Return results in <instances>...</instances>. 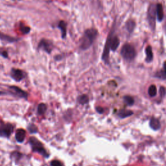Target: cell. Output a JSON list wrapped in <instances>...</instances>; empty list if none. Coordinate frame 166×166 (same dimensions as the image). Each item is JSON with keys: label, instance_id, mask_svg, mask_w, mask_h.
Instances as JSON below:
<instances>
[{"label": "cell", "instance_id": "22", "mask_svg": "<svg viewBox=\"0 0 166 166\" xmlns=\"http://www.w3.org/2000/svg\"><path fill=\"white\" fill-rule=\"evenodd\" d=\"M123 99H124L125 103L127 104H128V105L132 106V105H133L134 103V98L132 97L131 96L125 95V96H124V97H123Z\"/></svg>", "mask_w": 166, "mask_h": 166}, {"label": "cell", "instance_id": "2", "mask_svg": "<svg viewBox=\"0 0 166 166\" xmlns=\"http://www.w3.org/2000/svg\"><path fill=\"white\" fill-rule=\"evenodd\" d=\"M98 30L95 28H90L84 31L80 40L79 47L83 51L87 50L93 45L98 36Z\"/></svg>", "mask_w": 166, "mask_h": 166}, {"label": "cell", "instance_id": "18", "mask_svg": "<svg viewBox=\"0 0 166 166\" xmlns=\"http://www.w3.org/2000/svg\"><path fill=\"white\" fill-rule=\"evenodd\" d=\"M77 101L81 104H85L88 103L89 98L87 95H81L77 98Z\"/></svg>", "mask_w": 166, "mask_h": 166}, {"label": "cell", "instance_id": "17", "mask_svg": "<svg viewBox=\"0 0 166 166\" xmlns=\"http://www.w3.org/2000/svg\"><path fill=\"white\" fill-rule=\"evenodd\" d=\"M165 63H164V65H163V69L160 70L159 71L156 72L155 73V77H158L159 79H161L162 80H165Z\"/></svg>", "mask_w": 166, "mask_h": 166}, {"label": "cell", "instance_id": "15", "mask_svg": "<svg viewBox=\"0 0 166 166\" xmlns=\"http://www.w3.org/2000/svg\"><path fill=\"white\" fill-rule=\"evenodd\" d=\"M149 125L150 127L153 129L154 131H158L159 130L160 128L161 125H160V121L155 118H152L150 119V122H149Z\"/></svg>", "mask_w": 166, "mask_h": 166}, {"label": "cell", "instance_id": "27", "mask_svg": "<svg viewBox=\"0 0 166 166\" xmlns=\"http://www.w3.org/2000/svg\"><path fill=\"white\" fill-rule=\"evenodd\" d=\"M96 111L99 114H103L104 112V109L101 107H97L96 108Z\"/></svg>", "mask_w": 166, "mask_h": 166}, {"label": "cell", "instance_id": "26", "mask_svg": "<svg viewBox=\"0 0 166 166\" xmlns=\"http://www.w3.org/2000/svg\"><path fill=\"white\" fill-rule=\"evenodd\" d=\"M160 97H164L165 95V88L162 87L160 88Z\"/></svg>", "mask_w": 166, "mask_h": 166}, {"label": "cell", "instance_id": "3", "mask_svg": "<svg viewBox=\"0 0 166 166\" xmlns=\"http://www.w3.org/2000/svg\"><path fill=\"white\" fill-rule=\"evenodd\" d=\"M121 55L125 60L127 62H132L136 56V49L131 44L126 43L121 50Z\"/></svg>", "mask_w": 166, "mask_h": 166}, {"label": "cell", "instance_id": "9", "mask_svg": "<svg viewBox=\"0 0 166 166\" xmlns=\"http://www.w3.org/2000/svg\"><path fill=\"white\" fill-rule=\"evenodd\" d=\"M10 75H11V77L17 82L21 81L22 80L26 77L25 73H24L22 70L20 69H15V68H13L11 70Z\"/></svg>", "mask_w": 166, "mask_h": 166}, {"label": "cell", "instance_id": "7", "mask_svg": "<svg viewBox=\"0 0 166 166\" xmlns=\"http://www.w3.org/2000/svg\"><path fill=\"white\" fill-rule=\"evenodd\" d=\"M14 127L10 123H0V136L9 138L13 132Z\"/></svg>", "mask_w": 166, "mask_h": 166}, {"label": "cell", "instance_id": "14", "mask_svg": "<svg viewBox=\"0 0 166 166\" xmlns=\"http://www.w3.org/2000/svg\"><path fill=\"white\" fill-rule=\"evenodd\" d=\"M145 62L147 63H151L153 60V53L152 47L151 46H147V47L145 48Z\"/></svg>", "mask_w": 166, "mask_h": 166}, {"label": "cell", "instance_id": "5", "mask_svg": "<svg viewBox=\"0 0 166 166\" xmlns=\"http://www.w3.org/2000/svg\"><path fill=\"white\" fill-rule=\"evenodd\" d=\"M29 144L31 146V148L34 152H36L45 158H48L50 156L49 154L44 149V146L39 140H38L35 137H30L29 139Z\"/></svg>", "mask_w": 166, "mask_h": 166}, {"label": "cell", "instance_id": "20", "mask_svg": "<svg viewBox=\"0 0 166 166\" xmlns=\"http://www.w3.org/2000/svg\"><path fill=\"white\" fill-rule=\"evenodd\" d=\"M47 110V107L44 103H40L38 106V114L40 115L44 114Z\"/></svg>", "mask_w": 166, "mask_h": 166}, {"label": "cell", "instance_id": "28", "mask_svg": "<svg viewBox=\"0 0 166 166\" xmlns=\"http://www.w3.org/2000/svg\"><path fill=\"white\" fill-rule=\"evenodd\" d=\"M2 55H3V57H5V58H7L8 57V55H7V53L6 52V51H3V53H2Z\"/></svg>", "mask_w": 166, "mask_h": 166}, {"label": "cell", "instance_id": "12", "mask_svg": "<svg viewBox=\"0 0 166 166\" xmlns=\"http://www.w3.org/2000/svg\"><path fill=\"white\" fill-rule=\"evenodd\" d=\"M58 28L61 31V37L64 39L67 35V23L64 20H60L58 24Z\"/></svg>", "mask_w": 166, "mask_h": 166}, {"label": "cell", "instance_id": "23", "mask_svg": "<svg viewBox=\"0 0 166 166\" xmlns=\"http://www.w3.org/2000/svg\"><path fill=\"white\" fill-rule=\"evenodd\" d=\"M20 29V30L22 31V33H23V34H28L30 30V28L29 27L24 26V25H23V24H21Z\"/></svg>", "mask_w": 166, "mask_h": 166}, {"label": "cell", "instance_id": "6", "mask_svg": "<svg viewBox=\"0 0 166 166\" xmlns=\"http://www.w3.org/2000/svg\"><path fill=\"white\" fill-rule=\"evenodd\" d=\"M54 45L52 41L46 39V38H42L38 45V50H41L44 51L48 54H50L51 52L52 51L53 49Z\"/></svg>", "mask_w": 166, "mask_h": 166}, {"label": "cell", "instance_id": "24", "mask_svg": "<svg viewBox=\"0 0 166 166\" xmlns=\"http://www.w3.org/2000/svg\"><path fill=\"white\" fill-rule=\"evenodd\" d=\"M28 130L30 132V133H36L38 131L37 127H36L33 124H30L28 126Z\"/></svg>", "mask_w": 166, "mask_h": 166}, {"label": "cell", "instance_id": "19", "mask_svg": "<svg viewBox=\"0 0 166 166\" xmlns=\"http://www.w3.org/2000/svg\"><path fill=\"white\" fill-rule=\"evenodd\" d=\"M148 94L149 95L150 97H155L156 96V94H157V90H156V87L155 85H151L149 87V90H148Z\"/></svg>", "mask_w": 166, "mask_h": 166}, {"label": "cell", "instance_id": "25", "mask_svg": "<svg viewBox=\"0 0 166 166\" xmlns=\"http://www.w3.org/2000/svg\"><path fill=\"white\" fill-rule=\"evenodd\" d=\"M51 166H63L62 164L60 163L59 160H53L51 162Z\"/></svg>", "mask_w": 166, "mask_h": 166}, {"label": "cell", "instance_id": "21", "mask_svg": "<svg viewBox=\"0 0 166 166\" xmlns=\"http://www.w3.org/2000/svg\"><path fill=\"white\" fill-rule=\"evenodd\" d=\"M0 38L3 40L7 41V42H15L17 40L16 38H14L13 37H11V36L5 35V34H2V33H0Z\"/></svg>", "mask_w": 166, "mask_h": 166}, {"label": "cell", "instance_id": "16", "mask_svg": "<svg viewBox=\"0 0 166 166\" xmlns=\"http://www.w3.org/2000/svg\"><path fill=\"white\" fill-rule=\"evenodd\" d=\"M133 114V112L131 111V110H121L119 112L118 115L120 118H127V117L131 116Z\"/></svg>", "mask_w": 166, "mask_h": 166}, {"label": "cell", "instance_id": "13", "mask_svg": "<svg viewBox=\"0 0 166 166\" xmlns=\"http://www.w3.org/2000/svg\"><path fill=\"white\" fill-rule=\"evenodd\" d=\"M26 131L23 130V129L22 128H20V129H18V130H17L16 132L15 137L18 142L22 143L26 138Z\"/></svg>", "mask_w": 166, "mask_h": 166}, {"label": "cell", "instance_id": "11", "mask_svg": "<svg viewBox=\"0 0 166 166\" xmlns=\"http://www.w3.org/2000/svg\"><path fill=\"white\" fill-rule=\"evenodd\" d=\"M136 22L132 19H129L125 23V29L128 33L131 34L134 32L135 28H136Z\"/></svg>", "mask_w": 166, "mask_h": 166}, {"label": "cell", "instance_id": "10", "mask_svg": "<svg viewBox=\"0 0 166 166\" xmlns=\"http://www.w3.org/2000/svg\"><path fill=\"white\" fill-rule=\"evenodd\" d=\"M156 19L159 22L163 21L164 18V11L163 5L161 3L156 4Z\"/></svg>", "mask_w": 166, "mask_h": 166}, {"label": "cell", "instance_id": "4", "mask_svg": "<svg viewBox=\"0 0 166 166\" xmlns=\"http://www.w3.org/2000/svg\"><path fill=\"white\" fill-rule=\"evenodd\" d=\"M147 19L150 29L152 32H154L156 29V4L151 3L149 6L148 10H147Z\"/></svg>", "mask_w": 166, "mask_h": 166}, {"label": "cell", "instance_id": "1", "mask_svg": "<svg viewBox=\"0 0 166 166\" xmlns=\"http://www.w3.org/2000/svg\"><path fill=\"white\" fill-rule=\"evenodd\" d=\"M115 22H114V26L108 33L102 55V60L106 64H109L110 51H115L120 44L119 38L115 34Z\"/></svg>", "mask_w": 166, "mask_h": 166}, {"label": "cell", "instance_id": "8", "mask_svg": "<svg viewBox=\"0 0 166 166\" xmlns=\"http://www.w3.org/2000/svg\"><path fill=\"white\" fill-rule=\"evenodd\" d=\"M9 88L10 90V92L12 95L18 97L20 98H24V99H27V98L28 94L27 92L22 90L19 87H16V86H10Z\"/></svg>", "mask_w": 166, "mask_h": 166}]
</instances>
